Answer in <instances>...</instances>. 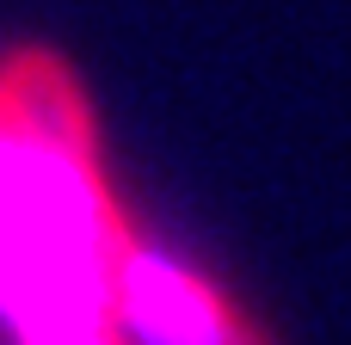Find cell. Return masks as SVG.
Here are the masks:
<instances>
[{"label":"cell","mask_w":351,"mask_h":345,"mask_svg":"<svg viewBox=\"0 0 351 345\" xmlns=\"http://www.w3.org/2000/svg\"><path fill=\"white\" fill-rule=\"evenodd\" d=\"M0 345H278L130 204L68 56L0 49Z\"/></svg>","instance_id":"cell-1"}]
</instances>
